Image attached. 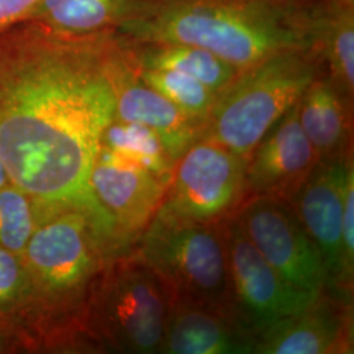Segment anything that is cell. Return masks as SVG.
I'll return each instance as SVG.
<instances>
[{
	"instance_id": "7402d4cb",
	"label": "cell",
	"mask_w": 354,
	"mask_h": 354,
	"mask_svg": "<svg viewBox=\"0 0 354 354\" xmlns=\"http://www.w3.org/2000/svg\"><path fill=\"white\" fill-rule=\"evenodd\" d=\"M38 207L12 183L0 187V247L21 253L37 226Z\"/></svg>"
},
{
	"instance_id": "30bf717a",
	"label": "cell",
	"mask_w": 354,
	"mask_h": 354,
	"mask_svg": "<svg viewBox=\"0 0 354 354\" xmlns=\"http://www.w3.org/2000/svg\"><path fill=\"white\" fill-rule=\"evenodd\" d=\"M89 188L120 251L127 252L158 213L168 183L99 146Z\"/></svg>"
},
{
	"instance_id": "d6986e66",
	"label": "cell",
	"mask_w": 354,
	"mask_h": 354,
	"mask_svg": "<svg viewBox=\"0 0 354 354\" xmlns=\"http://www.w3.org/2000/svg\"><path fill=\"white\" fill-rule=\"evenodd\" d=\"M133 0H39L26 21L67 36H88L114 30Z\"/></svg>"
},
{
	"instance_id": "ffe728a7",
	"label": "cell",
	"mask_w": 354,
	"mask_h": 354,
	"mask_svg": "<svg viewBox=\"0 0 354 354\" xmlns=\"http://www.w3.org/2000/svg\"><path fill=\"white\" fill-rule=\"evenodd\" d=\"M100 146L169 184L175 160L151 129L113 118L102 133Z\"/></svg>"
},
{
	"instance_id": "8fae6325",
	"label": "cell",
	"mask_w": 354,
	"mask_h": 354,
	"mask_svg": "<svg viewBox=\"0 0 354 354\" xmlns=\"http://www.w3.org/2000/svg\"><path fill=\"white\" fill-rule=\"evenodd\" d=\"M106 71L113 87L114 118L151 129L175 163L193 143L203 138L206 121L180 111L147 86L137 74L115 30L106 49Z\"/></svg>"
},
{
	"instance_id": "7c38bea8",
	"label": "cell",
	"mask_w": 354,
	"mask_h": 354,
	"mask_svg": "<svg viewBox=\"0 0 354 354\" xmlns=\"http://www.w3.org/2000/svg\"><path fill=\"white\" fill-rule=\"evenodd\" d=\"M353 165L348 153L319 160L311 172L286 200L317 245L327 276L326 291L342 298V198L348 171ZM349 302V301H348Z\"/></svg>"
},
{
	"instance_id": "277c9868",
	"label": "cell",
	"mask_w": 354,
	"mask_h": 354,
	"mask_svg": "<svg viewBox=\"0 0 354 354\" xmlns=\"http://www.w3.org/2000/svg\"><path fill=\"white\" fill-rule=\"evenodd\" d=\"M322 59L313 49L279 51L239 71L206 120L203 138L244 159L319 76Z\"/></svg>"
},
{
	"instance_id": "4fadbf2b",
	"label": "cell",
	"mask_w": 354,
	"mask_h": 354,
	"mask_svg": "<svg viewBox=\"0 0 354 354\" xmlns=\"http://www.w3.org/2000/svg\"><path fill=\"white\" fill-rule=\"evenodd\" d=\"M297 104L269 129L248 156L244 201L253 197L288 200L319 163L299 124Z\"/></svg>"
},
{
	"instance_id": "44dd1931",
	"label": "cell",
	"mask_w": 354,
	"mask_h": 354,
	"mask_svg": "<svg viewBox=\"0 0 354 354\" xmlns=\"http://www.w3.org/2000/svg\"><path fill=\"white\" fill-rule=\"evenodd\" d=\"M133 66L147 86L176 105L180 111L200 120H207L218 97V95L212 89L205 87L198 80L177 71L146 68L134 64Z\"/></svg>"
},
{
	"instance_id": "603a6c76",
	"label": "cell",
	"mask_w": 354,
	"mask_h": 354,
	"mask_svg": "<svg viewBox=\"0 0 354 354\" xmlns=\"http://www.w3.org/2000/svg\"><path fill=\"white\" fill-rule=\"evenodd\" d=\"M26 283L21 253L0 247V322L17 327L16 322L24 299Z\"/></svg>"
},
{
	"instance_id": "9c48e42d",
	"label": "cell",
	"mask_w": 354,
	"mask_h": 354,
	"mask_svg": "<svg viewBox=\"0 0 354 354\" xmlns=\"http://www.w3.org/2000/svg\"><path fill=\"white\" fill-rule=\"evenodd\" d=\"M219 223L227 254L231 308L253 336L304 311L322 295L315 298L290 288L247 238L234 214Z\"/></svg>"
},
{
	"instance_id": "2e32d148",
	"label": "cell",
	"mask_w": 354,
	"mask_h": 354,
	"mask_svg": "<svg viewBox=\"0 0 354 354\" xmlns=\"http://www.w3.org/2000/svg\"><path fill=\"white\" fill-rule=\"evenodd\" d=\"M313 48L328 79L349 102L354 96V0H322L308 7Z\"/></svg>"
},
{
	"instance_id": "d4e9b609",
	"label": "cell",
	"mask_w": 354,
	"mask_h": 354,
	"mask_svg": "<svg viewBox=\"0 0 354 354\" xmlns=\"http://www.w3.org/2000/svg\"><path fill=\"white\" fill-rule=\"evenodd\" d=\"M39 0H0V33L24 23Z\"/></svg>"
},
{
	"instance_id": "9a60e30c",
	"label": "cell",
	"mask_w": 354,
	"mask_h": 354,
	"mask_svg": "<svg viewBox=\"0 0 354 354\" xmlns=\"http://www.w3.org/2000/svg\"><path fill=\"white\" fill-rule=\"evenodd\" d=\"M254 336L232 308L172 298L160 353H253Z\"/></svg>"
},
{
	"instance_id": "6da1fadb",
	"label": "cell",
	"mask_w": 354,
	"mask_h": 354,
	"mask_svg": "<svg viewBox=\"0 0 354 354\" xmlns=\"http://www.w3.org/2000/svg\"><path fill=\"white\" fill-rule=\"evenodd\" d=\"M114 30L67 36L24 21L0 33V159L39 215H102L89 176L114 118L106 49Z\"/></svg>"
},
{
	"instance_id": "ba28073f",
	"label": "cell",
	"mask_w": 354,
	"mask_h": 354,
	"mask_svg": "<svg viewBox=\"0 0 354 354\" xmlns=\"http://www.w3.org/2000/svg\"><path fill=\"white\" fill-rule=\"evenodd\" d=\"M232 214L268 264L290 288L315 298L326 291L322 256L286 200L253 197Z\"/></svg>"
},
{
	"instance_id": "4316f807",
	"label": "cell",
	"mask_w": 354,
	"mask_h": 354,
	"mask_svg": "<svg viewBox=\"0 0 354 354\" xmlns=\"http://www.w3.org/2000/svg\"><path fill=\"white\" fill-rule=\"evenodd\" d=\"M8 183H11V181H10V177L7 175L6 168H4V165L1 163V159H0V187L6 185V184H8Z\"/></svg>"
},
{
	"instance_id": "ac0fdd59",
	"label": "cell",
	"mask_w": 354,
	"mask_h": 354,
	"mask_svg": "<svg viewBox=\"0 0 354 354\" xmlns=\"http://www.w3.org/2000/svg\"><path fill=\"white\" fill-rule=\"evenodd\" d=\"M121 39L127 55L136 66L172 70L185 74L203 83L216 95L228 87L239 74V70L225 59L193 45L175 42H131L124 37Z\"/></svg>"
},
{
	"instance_id": "5bb4252c",
	"label": "cell",
	"mask_w": 354,
	"mask_h": 354,
	"mask_svg": "<svg viewBox=\"0 0 354 354\" xmlns=\"http://www.w3.org/2000/svg\"><path fill=\"white\" fill-rule=\"evenodd\" d=\"M349 302L324 291L304 311L279 319L254 336L253 353H348Z\"/></svg>"
},
{
	"instance_id": "484cf974",
	"label": "cell",
	"mask_w": 354,
	"mask_h": 354,
	"mask_svg": "<svg viewBox=\"0 0 354 354\" xmlns=\"http://www.w3.org/2000/svg\"><path fill=\"white\" fill-rule=\"evenodd\" d=\"M32 352L24 332L11 323L0 322V354Z\"/></svg>"
},
{
	"instance_id": "7a4b0ae2",
	"label": "cell",
	"mask_w": 354,
	"mask_h": 354,
	"mask_svg": "<svg viewBox=\"0 0 354 354\" xmlns=\"http://www.w3.org/2000/svg\"><path fill=\"white\" fill-rule=\"evenodd\" d=\"M120 251L100 216L68 206L39 215L21 252L26 292L17 327L35 349L88 348L83 319L106 263Z\"/></svg>"
},
{
	"instance_id": "e0dca14e",
	"label": "cell",
	"mask_w": 354,
	"mask_h": 354,
	"mask_svg": "<svg viewBox=\"0 0 354 354\" xmlns=\"http://www.w3.org/2000/svg\"><path fill=\"white\" fill-rule=\"evenodd\" d=\"M298 118L320 160L344 156L349 140L348 102L328 79L317 76L298 102Z\"/></svg>"
},
{
	"instance_id": "5b68a950",
	"label": "cell",
	"mask_w": 354,
	"mask_h": 354,
	"mask_svg": "<svg viewBox=\"0 0 354 354\" xmlns=\"http://www.w3.org/2000/svg\"><path fill=\"white\" fill-rule=\"evenodd\" d=\"M171 297L134 250L113 256L89 295L83 335L91 349L160 353Z\"/></svg>"
},
{
	"instance_id": "52a82bcc",
	"label": "cell",
	"mask_w": 354,
	"mask_h": 354,
	"mask_svg": "<svg viewBox=\"0 0 354 354\" xmlns=\"http://www.w3.org/2000/svg\"><path fill=\"white\" fill-rule=\"evenodd\" d=\"M247 159L214 140L201 138L175 163L158 213L215 223L244 201Z\"/></svg>"
},
{
	"instance_id": "cb8c5ba5",
	"label": "cell",
	"mask_w": 354,
	"mask_h": 354,
	"mask_svg": "<svg viewBox=\"0 0 354 354\" xmlns=\"http://www.w3.org/2000/svg\"><path fill=\"white\" fill-rule=\"evenodd\" d=\"M354 273V171L351 165L342 198V292L349 298L353 286Z\"/></svg>"
},
{
	"instance_id": "3957f363",
	"label": "cell",
	"mask_w": 354,
	"mask_h": 354,
	"mask_svg": "<svg viewBox=\"0 0 354 354\" xmlns=\"http://www.w3.org/2000/svg\"><path fill=\"white\" fill-rule=\"evenodd\" d=\"M114 30L131 42L193 45L239 71L279 51L314 50L308 7L285 0H133Z\"/></svg>"
},
{
	"instance_id": "8992f818",
	"label": "cell",
	"mask_w": 354,
	"mask_h": 354,
	"mask_svg": "<svg viewBox=\"0 0 354 354\" xmlns=\"http://www.w3.org/2000/svg\"><path fill=\"white\" fill-rule=\"evenodd\" d=\"M134 251L163 281L171 299L231 308L227 254L221 223L156 213Z\"/></svg>"
}]
</instances>
